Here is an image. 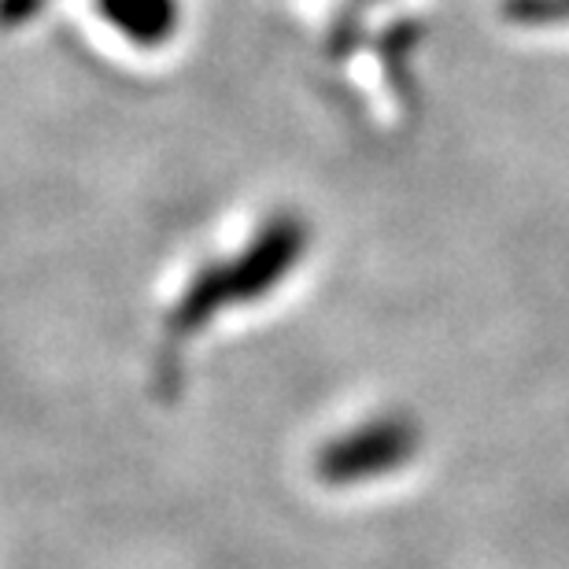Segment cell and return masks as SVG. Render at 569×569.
<instances>
[{
    "instance_id": "6da1fadb",
    "label": "cell",
    "mask_w": 569,
    "mask_h": 569,
    "mask_svg": "<svg viewBox=\"0 0 569 569\" xmlns=\"http://www.w3.org/2000/svg\"><path fill=\"white\" fill-rule=\"evenodd\" d=\"M111 16L141 44H163L178 27L174 0H111Z\"/></svg>"
}]
</instances>
